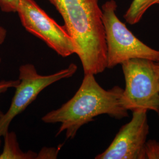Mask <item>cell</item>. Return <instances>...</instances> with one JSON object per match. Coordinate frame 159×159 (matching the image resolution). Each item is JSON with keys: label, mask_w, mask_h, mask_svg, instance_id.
<instances>
[{"label": "cell", "mask_w": 159, "mask_h": 159, "mask_svg": "<svg viewBox=\"0 0 159 159\" xmlns=\"http://www.w3.org/2000/svg\"><path fill=\"white\" fill-rule=\"evenodd\" d=\"M132 118L123 125L107 149L96 159H144V146L149 133L148 111H132Z\"/></svg>", "instance_id": "cell-7"}, {"label": "cell", "mask_w": 159, "mask_h": 159, "mask_svg": "<svg viewBox=\"0 0 159 159\" xmlns=\"http://www.w3.org/2000/svg\"><path fill=\"white\" fill-rule=\"evenodd\" d=\"M19 0H0V9L5 12H16Z\"/></svg>", "instance_id": "cell-11"}, {"label": "cell", "mask_w": 159, "mask_h": 159, "mask_svg": "<svg viewBox=\"0 0 159 159\" xmlns=\"http://www.w3.org/2000/svg\"><path fill=\"white\" fill-rule=\"evenodd\" d=\"M1 58H0V63H1Z\"/></svg>", "instance_id": "cell-16"}, {"label": "cell", "mask_w": 159, "mask_h": 159, "mask_svg": "<svg viewBox=\"0 0 159 159\" xmlns=\"http://www.w3.org/2000/svg\"><path fill=\"white\" fill-rule=\"evenodd\" d=\"M154 72H155L156 79H157L159 91V61L157 62H154Z\"/></svg>", "instance_id": "cell-14"}, {"label": "cell", "mask_w": 159, "mask_h": 159, "mask_svg": "<svg viewBox=\"0 0 159 159\" xmlns=\"http://www.w3.org/2000/svg\"><path fill=\"white\" fill-rule=\"evenodd\" d=\"M0 145H1V140H0Z\"/></svg>", "instance_id": "cell-17"}, {"label": "cell", "mask_w": 159, "mask_h": 159, "mask_svg": "<svg viewBox=\"0 0 159 159\" xmlns=\"http://www.w3.org/2000/svg\"><path fill=\"white\" fill-rule=\"evenodd\" d=\"M63 18L84 74L107 68V46L98 0H48Z\"/></svg>", "instance_id": "cell-1"}, {"label": "cell", "mask_w": 159, "mask_h": 159, "mask_svg": "<svg viewBox=\"0 0 159 159\" xmlns=\"http://www.w3.org/2000/svg\"><path fill=\"white\" fill-rule=\"evenodd\" d=\"M20 80H1L0 81V94L7 91L10 88H16L19 84ZM3 113L0 110V117Z\"/></svg>", "instance_id": "cell-12"}, {"label": "cell", "mask_w": 159, "mask_h": 159, "mask_svg": "<svg viewBox=\"0 0 159 159\" xmlns=\"http://www.w3.org/2000/svg\"><path fill=\"white\" fill-rule=\"evenodd\" d=\"M123 91V89L118 85L105 90L97 83L94 74H84L74 96L41 120L47 124L61 123L56 136L65 131L66 138L73 139L81 126L98 116L107 114L118 120L129 117L128 110L121 102Z\"/></svg>", "instance_id": "cell-2"}, {"label": "cell", "mask_w": 159, "mask_h": 159, "mask_svg": "<svg viewBox=\"0 0 159 159\" xmlns=\"http://www.w3.org/2000/svg\"><path fill=\"white\" fill-rule=\"evenodd\" d=\"M157 114H158V116H159V109H158V110H157Z\"/></svg>", "instance_id": "cell-15"}, {"label": "cell", "mask_w": 159, "mask_h": 159, "mask_svg": "<svg viewBox=\"0 0 159 159\" xmlns=\"http://www.w3.org/2000/svg\"><path fill=\"white\" fill-rule=\"evenodd\" d=\"M77 70V66L70 64L67 68L57 73L43 75L38 73L33 64H26L19 68L20 83L16 87L15 94L7 113L0 117V137L8 131L10 123L17 116L22 113L46 87L61 80L72 77Z\"/></svg>", "instance_id": "cell-5"}, {"label": "cell", "mask_w": 159, "mask_h": 159, "mask_svg": "<svg viewBox=\"0 0 159 159\" xmlns=\"http://www.w3.org/2000/svg\"><path fill=\"white\" fill-rule=\"evenodd\" d=\"M144 159H159V143L149 140L144 146Z\"/></svg>", "instance_id": "cell-10"}, {"label": "cell", "mask_w": 159, "mask_h": 159, "mask_svg": "<svg viewBox=\"0 0 159 159\" xmlns=\"http://www.w3.org/2000/svg\"><path fill=\"white\" fill-rule=\"evenodd\" d=\"M154 63L147 59L134 58L121 64L125 80L121 102L127 110H144L157 113L159 91Z\"/></svg>", "instance_id": "cell-4"}, {"label": "cell", "mask_w": 159, "mask_h": 159, "mask_svg": "<svg viewBox=\"0 0 159 159\" xmlns=\"http://www.w3.org/2000/svg\"><path fill=\"white\" fill-rule=\"evenodd\" d=\"M5 144L3 152L0 154V159H37V154L33 152L24 153L18 147L16 134L12 132H7L4 136Z\"/></svg>", "instance_id": "cell-8"}, {"label": "cell", "mask_w": 159, "mask_h": 159, "mask_svg": "<svg viewBox=\"0 0 159 159\" xmlns=\"http://www.w3.org/2000/svg\"><path fill=\"white\" fill-rule=\"evenodd\" d=\"M16 12L24 29L58 55L67 57L76 54L74 41L64 26L58 24L34 0H19Z\"/></svg>", "instance_id": "cell-6"}, {"label": "cell", "mask_w": 159, "mask_h": 159, "mask_svg": "<svg viewBox=\"0 0 159 159\" xmlns=\"http://www.w3.org/2000/svg\"><path fill=\"white\" fill-rule=\"evenodd\" d=\"M117 8L114 0L106 1L102 7L107 46V68H114L134 58L159 61V50L145 44L127 29L117 16Z\"/></svg>", "instance_id": "cell-3"}, {"label": "cell", "mask_w": 159, "mask_h": 159, "mask_svg": "<svg viewBox=\"0 0 159 159\" xmlns=\"http://www.w3.org/2000/svg\"><path fill=\"white\" fill-rule=\"evenodd\" d=\"M7 30L4 27L0 26V44H2L6 40L7 37Z\"/></svg>", "instance_id": "cell-13"}, {"label": "cell", "mask_w": 159, "mask_h": 159, "mask_svg": "<svg viewBox=\"0 0 159 159\" xmlns=\"http://www.w3.org/2000/svg\"><path fill=\"white\" fill-rule=\"evenodd\" d=\"M159 4V0H133L124 15L125 21L131 25L139 23L152 6Z\"/></svg>", "instance_id": "cell-9"}]
</instances>
